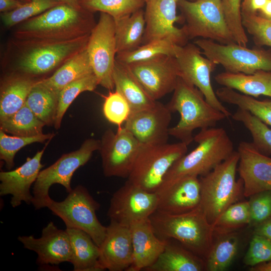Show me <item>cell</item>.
Listing matches in <instances>:
<instances>
[{
    "instance_id": "cell-34",
    "label": "cell",
    "mask_w": 271,
    "mask_h": 271,
    "mask_svg": "<svg viewBox=\"0 0 271 271\" xmlns=\"http://www.w3.org/2000/svg\"><path fill=\"white\" fill-rule=\"evenodd\" d=\"M216 94L220 101L236 105L238 108L248 111L271 127L270 101L259 100L254 97L225 87L218 88Z\"/></svg>"
},
{
    "instance_id": "cell-37",
    "label": "cell",
    "mask_w": 271,
    "mask_h": 271,
    "mask_svg": "<svg viewBox=\"0 0 271 271\" xmlns=\"http://www.w3.org/2000/svg\"><path fill=\"white\" fill-rule=\"evenodd\" d=\"M231 117L248 129L252 139V144L259 152L267 156L271 155V128L268 125L248 111L240 108Z\"/></svg>"
},
{
    "instance_id": "cell-43",
    "label": "cell",
    "mask_w": 271,
    "mask_h": 271,
    "mask_svg": "<svg viewBox=\"0 0 271 271\" xmlns=\"http://www.w3.org/2000/svg\"><path fill=\"white\" fill-rule=\"evenodd\" d=\"M225 18L235 42L246 46L248 42L242 22L241 0H221Z\"/></svg>"
},
{
    "instance_id": "cell-29",
    "label": "cell",
    "mask_w": 271,
    "mask_h": 271,
    "mask_svg": "<svg viewBox=\"0 0 271 271\" xmlns=\"http://www.w3.org/2000/svg\"><path fill=\"white\" fill-rule=\"evenodd\" d=\"M92 73L94 72L86 48L64 63L51 76L39 82L59 94L67 85Z\"/></svg>"
},
{
    "instance_id": "cell-13",
    "label": "cell",
    "mask_w": 271,
    "mask_h": 271,
    "mask_svg": "<svg viewBox=\"0 0 271 271\" xmlns=\"http://www.w3.org/2000/svg\"><path fill=\"white\" fill-rule=\"evenodd\" d=\"M142 145L124 126L107 129L100 140L103 173L106 177L128 178Z\"/></svg>"
},
{
    "instance_id": "cell-57",
    "label": "cell",
    "mask_w": 271,
    "mask_h": 271,
    "mask_svg": "<svg viewBox=\"0 0 271 271\" xmlns=\"http://www.w3.org/2000/svg\"><path fill=\"white\" fill-rule=\"evenodd\" d=\"M79 1H81V0H79Z\"/></svg>"
},
{
    "instance_id": "cell-15",
    "label": "cell",
    "mask_w": 271,
    "mask_h": 271,
    "mask_svg": "<svg viewBox=\"0 0 271 271\" xmlns=\"http://www.w3.org/2000/svg\"><path fill=\"white\" fill-rule=\"evenodd\" d=\"M158 195L127 181L112 196L107 215L110 220L129 227L149 218L157 209Z\"/></svg>"
},
{
    "instance_id": "cell-54",
    "label": "cell",
    "mask_w": 271,
    "mask_h": 271,
    "mask_svg": "<svg viewBox=\"0 0 271 271\" xmlns=\"http://www.w3.org/2000/svg\"><path fill=\"white\" fill-rule=\"evenodd\" d=\"M20 1H22L23 2H24V3H26L27 2H28L30 0H20Z\"/></svg>"
},
{
    "instance_id": "cell-30",
    "label": "cell",
    "mask_w": 271,
    "mask_h": 271,
    "mask_svg": "<svg viewBox=\"0 0 271 271\" xmlns=\"http://www.w3.org/2000/svg\"><path fill=\"white\" fill-rule=\"evenodd\" d=\"M72 247L70 263L74 271H101L99 248L92 238L79 229L66 228Z\"/></svg>"
},
{
    "instance_id": "cell-51",
    "label": "cell",
    "mask_w": 271,
    "mask_h": 271,
    "mask_svg": "<svg viewBox=\"0 0 271 271\" xmlns=\"http://www.w3.org/2000/svg\"><path fill=\"white\" fill-rule=\"evenodd\" d=\"M257 15L265 20L271 21V0L267 1L265 5Z\"/></svg>"
},
{
    "instance_id": "cell-24",
    "label": "cell",
    "mask_w": 271,
    "mask_h": 271,
    "mask_svg": "<svg viewBox=\"0 0 271 271\" xmlns=\"http://www.w3.org/2000/svg\"><path fill=\"white\" fill-rule=\"evenodd\" d=\"M157 210L169 214H181L198 207L201 201L199 178L185 177L158 194Z\"/></svg>"
},
{
    "instance_id": "cell-1",
    "label": "cell",
    "mask_w": 271,
    "mask_h": 271,
    "mask_svg": "<svg viewBox=\"0 0 271 271\" xmlns=\"http://www.w3.org/2000/svg\"><path fill=\"white\" fill-rule=\"evenodd\" d=\"M96 24L93 13L61 3L17 25L14 41L39 43L73 40L89 35Z\"/></svg>"
},
{
    "instance_id": "cell-16",
    "label": "cell",
    "mask_w": 271,
    "mask_h": 271,
    "mask_svg": "<svg viewBox=\"0 0 271 271\" xmlns=\"http://www.w3.org/2000/svg\"><path fill=\"white\" fill-rule=\"evenodd\" d=\"M125 65L155 100L173 92L180 75L175 56L161 55Z\"/></svg>"
},
{
    "instance_id": "cell-20",
    "label": "cell",
    "mask_w": 271,
    "mask_h": 271,
    "mask_svg": "<svg viewBox=\"0 0 271 271\" xmlns=\"http://www.w3.org/2000/svg\"><path fill=\"white\" fill-rule=\"evenodd\" d=\"M237 172L243 182L245 197L271 190V157L259 152L252 143L241 142Z\"/></svg>"
},
{
    "instance_id": "cell-8",
    "label": "cell",
    "mask_w": 271,
    "mask_h": 271,
    "mask_svg": "<svg viewBox=\"0 0 271 271\" xmlns=\"http://www.w3.org/2000/svg\"><path fill=\"white\" fill-rule=\"evenodd\" d=\"M188 40L209 39L222 44L236 43L227 24L221 0H178Z\"/></svg>"
},
{
    "instance_id": "cell-4",
    "label": "cell",
    "mask_w": 271,
    "mask_h": 271,
    "mask_svg": "<svg viewBox=\"0 0 271 271\" xmlns=\"http://www.w3.org/2000/svg\"><path fill=\"white\" fill-rule=\"evenodd\" d=\"M166 105L172 112H178L180 115L177 124L170 127V136L188 146L194 141L195 129L215 127L218 122L227 118L206 100L197 87L180 76Z\"/></svg>"
},
{
    "instance_id": "cell-53",
    "label": "cell",
    "mask_w": 271,
    "mask_h": 271,
    "mask_svg": "<svg viewBox=\"0 0 271 271\" xmlns=\"http://www.w3.org/2000/svg\"><path fill=\"white\" fill-rule=\"evenodd\" d=\"M62 3H65L77 8H82L79 0H57Z\"/></svg>"
},
{
    "instance_id": "cell-52",
    "label": "cell",
    "mask_w": 271,
    "mask_h": 271,
    "mask_svg": "<svg viewBox=\"0 0 271 271\" xmlns=\"http://www.w3.org/2000/svg\"><path fill=\"white\" fill-rule=\"evenodd\" d=\"M249 270L251 271H271V260L251 266Z\"/></svg>"
},
{
    "instance_id": "cell-9",
    "label": "cell",
    "mask_w": 271,
    "mask_h": 271,
    "mask_svg": "<svg viewBox=\"0 0 271 271\" xmlns=\"http://www.w3.org/2000/svg\"><path fill=\"white\" fill-rule=\"evenodd\" d=\"M100 146V140L87 139L78 149L62 155L54 164L40 171L33 188L32 204L35 208L47 207L52 199L49 190L54 184H60L70 192L74 173L88 162L94 152L99 151Z\"/></svg>"
},
{
    "instance_id": "cell-33",
    "label": "cell",
    "mask_w": 271,
    "mask_h": 271,
    "mask_svg": "<svg viewBox=\"0 0 271 271\" xmlns=\"http://www.w3.org/2000/svg\"><path fill=\"white\" fill-rule=\"evenodd\" d=\"M39 80L32 88L26 104L40 120L51 125L57 114L59 94L40 84Z\"/></svg>"
},
{
    "instance_id": "cell-26",
    "label": "cell",
    "mask_w": 271,
    "mask_h": 271,
    "mask_svg": "<svg viewBox=\"0 0 271 271\" xmlns=\"http://www.w3.org/2000/svg\"><path fill=\"white\" fill-rule=\"evenodd\" d=\"M112 76L115 90L128 102L130 113L150 108L156 103L157 100L150 95L126 65L115 60Z\"/></svg>"
},
{
    "instance_id": "cell-28",
    "label": "cell",
    "mask_w": 271,
    "mask_h": 271,
    "mask_svg": "<svg viewBox=\"0 0 271 271\" xmlns=\"http://www.w3.org/2000/svg\"><path fill=\"white\" fill-rule=\"evenodd\" d=\"M214 79L223 87L247 95L271 97V71L259 70L250 74L225 71L216 75Z\"/></svg>"
},
{
    "instance_id": "cell-5",
    "label": "cell",
    "mask_w": 271,
    "mask_h": 271,
    "mask_svg": "<svg viewBox=\"0 0 271 271\" xmlns=\"http://www.w3.org/2000/svg\"><path fill=\"white\" fill-rule=\"evenodd\" d=\"M90 34L61 42L22 43L14 41L16 51L12 60L13 72L36 78L57 69L86 48Z\"/></svg>"
},
{
    "instance_id": "cell-7",
    "label": "cell",
    "mask_w": 271,
    "mask_h": 271,
    "mask_svg": "<svg viewBox=\"0 0 271 271\" xmlns=\"http://www.w3.org/2000/svg\"><path fill=\"white\" fill-rule=\"evenodd\" d=\"M187 151L188 145L181 142L142 144L127 181L156 193L170 168Z\"/></svg>"
},
{
    "instance_id": "cell-42",
    "label": "cell",
    "mask_w": 271,
    "mask_h": 271,
    "mask_svg": "<svg viewBox=\"0 0 271 271\" xmlns=\"http://www.w3.org/2000/svg\"><path fill=\"white\" fill-rule=\"evenodd\" d=\"M61 3L57 0H30L12 11L1 13V20L5 27L11 28Z\"/></svg>"
},
{
    "instance_id": "cell-47",
    "label": "cell",
    "mask_w": 271,
    "mask_h": 271,
    "mask_svg": "<svg viewBox=\"0 0 271 271\" xmlns=\"http://www.w3.org/2000/svg\"><path fill=\"white\" fill-rule=\"evenodd\" d=\"M271 260V240L253 233L249 247L244 257L246 265L255 266Z\"/></svg>"
},
{
    "instance_id": "cell-48",
    "label": "cell",
    "mask_w": 271,
    "mask_h": 271,
    "mask_svg": "<svg viewBox=\"0 0 271 271\" xmlns=\"http://www.w3.org/2000/svg\"><path fill=\"white\" fill-rule=\"evenodd\" d=\"M267 0H243L241 5V14L255 15L264 7Z\"/></svg>"
},
{
    "instance_id": "cell-38",
    "label": "cell",
    "mask_w": 271,
    "mask_h": 271,
    "mask_svg": "<svg viewBox=\"0 0 271 271\" xmlns=\"http://www.w3.org/2000/svg\"><path fill=\"white\" fill-rule=\"evenodd\" d=\"M145 0H81L80 6L94 13L100 12L111 16L114 20L129 16L142 9Z\"/></svg>"
},
{
    "instance_id": "cell-50",
    "label": "cell",
    "mask_w": 271,
    "mask_h": 271,
    "mask_svg": "<svg viewBox=\"0 0 271 271\" xmlns=\"http://www.w3.org/2000/svg\"><path fill=\"white\" fill-rule=\"evenodd\" d=\"M253 233L262 235L271 240V219L254 227Z\"/></svg>"
},
{
    "instance_id": "cell-3",
    "label": "cell",
    "mask_w": 271,
    "mask_h": 271,
    "mask_svg": "<svg viewBox=\"0 0 271 271\" xmlns=\"http://www.w3.org/2000/svg\"><path fill=\"white\" fill-rule=\"evenodd\" d=\"M149 219L159 238L175 240L205 261L215 236L213 227L200 205L189 212L177 214L156 210Z\"/></svg>"
},
{
    "instance_id": "cell-6",
    "label": "cell",
    "mask_w": 271,
    "mask_h": 271,
    "mask_svg": "<svg viewBox=\"0 0 271 271\" xmlns=\"http://www.w3.org/2000/svg\"><path fill=\"white\" fill-rule=\"evenodd\" d=\"M239 156L234 151L205 176L200 177V206L213 226L223 212L243 195V182L236 180Z\"/></svg>"
},
{
    "instance_id": "cell-19",
    "label": "cell",
    "mask_w": 271,
    "mask_h": 271,
    "mask_svg": "<svg viewBox=\"0 0 271 271\" xmlns=\"http://www.w3.org/2000/svg\"><path fill=\"white\" fill-rule=\"evenodd\" d=\"M18 240L24 248L37 253V262L39 265L70 262L72 247L69 234L66 229H59L52 221L42 229L40 237L19 236Z\"/></svg>"
},
{
    "instance_id": "cell-41",
    "label": "cell",
    "mask_w": 271,
    "mask_h": 271,
    "mask_svg": "<svg viewBox=\"0 0 271 271\" xmlns=\"http://www.w3.org/2000/svg\"><path fill=\"white\" fill-rule=\"evenodd\" d=\"M54 133H42L33 137L11 136L0 129V159L8 170L15 165L14 158L16 153L24 147L34 143H43L51 140Z\"/></svg>"
},
{
    "instance_id": "cell-10",
    "label": "cell",
    "mask_w": 271,
    "mask_h": 271,
    "mask_svg": "<svg viewBox=\"0 0 271 271\" xmlns=\"http://www.w3.org/2000/svg\"><path fill=\"white\" fill-rule=\"evenodd\" d=\"M100 204L82 185H78L62 201L52 199L47 208L60 218L66 228L79 229L87 233L99 246L104 240L107 227L99 221L96 212Z\"/></svg>"
},
{
    "instance_id": "cell-35",
    "label": "cell",
    "mask_w": 271,
    "mask_h": 271,
    "mask_svg": "<svg viewBox=\"0 0 271 271\" xmlns=\"http://www.w3.org/2000/svg\"><path fill=\"white\" fill-rule=\"evenodd\" d=\"M45 125L25 103L12 115L0 122V129L14 136L33 137L43 133Z\"/></svg>"
},
{
    "instance_id": "cell-49",
    "label": "cell",
    "mask_w": 271,
    "mask_h": 271,
    "mask_svg": "<svg viewBox=\"0 0 271 271\" xmlns=\"http://www.w3.org/2000/svg\"><path fill=\"white\" fill-rule=\"evenodd\" d=\"M24 3L20 0H0V12L2 13L12 11Z\"/></svg>"
},
{
    "instance_id": "cell-18",
    "label": "cell",
    "mask_w": 271,
    "mask_h": 271,
    "mask_svg": "<svg viewBox=\"0 0 271 271\" xmlns=\"http://www.w3.org/2000/svg\"><path fill=\"white\" fill-rule=\"evenodd\" d=\"M171 113L166 105L157 100L150 108L130 113L123 126L142 144H166Z\"/></svg>"
},
{
    "instance_id": "cell-56",
    "label": "cell",
    "mask_w": 271,
    "mask_h": 271,
    "mask_svg": "<svg viewBox=\"0 0 271 271\" xmlns=\"http://www.w3.org/2000/svg\"><path fill=\"white\" fill-rule=\"evenodd\" d=\"M149 0H145L146 2H147L148 1H149Z\"/></svg>"
},
{
    "instance_id": "cell-12",
    "label": "cell",
    "mask_w": 271,
    "mask_h": 271,
    "mask_svg": "<svg viewBox=\"0 0 271 271\" xmlns=\"http://www.w3.org/2000/svg\"><path fill=\"white\" fill-rule=\"evenodd\" d=\"M86 50L99 85L113 90L112 75L117 51L114 20L111 16L100 12L99 20L90 34Z\"/></svg>"
},
{
    "instance_id": "cell-14",
    "label": "cell",
    "mask_w": 271,
    "mask_h": 271,
    "mask_svg": "<svg viewBox=\"0 0 271 271\" xmlns=\"http://www.w3.org/2000/svg\"><path fill=\"white\" fill-rule=\"evenodd\" d=\"M202 54L200 48L194 43L177 46L175 57L179 76L197 87L211 105L229 118L231 116L230 112L221 103L211 84V74L217 65Z\"/></svg>"
},
{
    "instance_id": "cell-39",
    "label": "cell",
    "mask_w": 271,
    "mask_h": 271,
    "mask_svg": "<svg viewBox=\"0 0 271 271\" xmlns=\"http://www.w3.org/2000/svg\"><path fill=\"white\" fill-rule=\"evenodd\" d=\"M99 85L94 73L73 81L65 86L59 93L58 104L54 125L56 129L60 127L64 114L74 100L81 93L93 91Z\"/></svg>"
},
{
    "instance_id": "cell-17",
    "label": "cell",
    "mask_w": 271,
    "mask_h": 271,
    "mask_svg": "<svg viewBox=\"0 0 271 271\" xmlns=\"http://www.w3.org/2000/svg\"><path fill=\"white\" fill-rule=\"evenodd\" d=\"M178 0H149L146 2L145 11L146 26L143 44L151 41L165 39L184 46L188 39L182 28L175 23L183 20L177 15Z\"/></svg>"
},
{
    "instance_id": "cell-44",
    "label": "cell",
    "mask_w": 271,
    "mask_h": 271,
    "mask_svg": "<svg viewBox=\"0 0 271 271\" xmlns=\"http://www.w3.org/2000/svg\"><path fill=\"white\" fill-rule=\"evenodd\" d=\"M103 112L105 118L118 127L125 123L130 114V106L125 98L117 91H110L105 97Z\"/></svg>"
},
{
    "instance_id": "cell-31",
    "label": "cell",
    "mask_w": 271,
    "mask_h": 271,
    "mask_svg": "<svg viewBox=\"0 0 271 271\" xmlns=\"http://www.w3.org/2000/svg\"><path fill=\"white\" fill-rule=\"evenodd\" d=\"M114 20L117 53L131 51L140 47L146 26L145 11L142 9Z\"/></svg>"
},
{
    "instance_id": "cell-27",
    "label": "cell",
    "mask_w": 271,
    "mask_h": 271,
    "mask_svg": "<svg viewBox=\"0 0 271 271\" xmlns=\"http://www.w3.org/2000/svg\"><path fill=\"white\" fill-rule=\"evenodd\" d=\"M206 270L204 259L190 251L180 243L177 245L167 239L163 252L157 259L145 270L202 271Z\"/></svg>"
},
{
    "instance_id": "cell-36",
    "label": "cell",
    "mask_w": 271,
    "mask_h": 271,
    "mask_svg": "<svg viewBox=\"0 0 271 271\" xmlns=\"http://www.w3.org/2000/svg\"><path fill=\"white\" fill-rule=\"evenodd\" d=\"M177 45L165 39L151 41L128 52L117 53L115 60L121 64L148 60L161 55L175 56Z\"/></svg>"
},
{
    "instance_id": "cell-23",
    "label": "cell",
    "mask_w": 271,
    "mask_h": 271,
    "mask_svg": "<svg viewBox=\"0 0 271 271\" xmlns=\"http://www.w3.org/2000/svg\"><path fill=\"white\" fill-rule=\"evenodd\" d=\"M133 248V259L127 271L145 270L153 264L164 250L167 239L155 233L149 218L129 226Z\"/></svg>"
},
{
    "instance_id": "cell-21",
    "label": "cell",
    "mask_w": 271,
    "mask_h": 271,
    "mask_svg": "<svg viewBox=\"0 0 271 271\" xmlns=\"http://www.w3.org/2000/svg\"><path fill=\"white\" fill-rule=\"evenodd\" d=\"M51 140L47 141L43 149L38 151L32 158L28 157L26 161L19 167L0 172V195H11L10 203L13 207L20 206L23 202L32 204L33 196L30 192V188L44 166L41 161Z\"/></svg>"
},
{
    "instance_id": "cell-46",
    "label": "cell",
    "mask_w": 271,
    "mask_h": 271,
    "mask_svg": "<svg viewBox=\"0 0 271 271\" xmlns=\"http://www.w3.org/2000/svg\"><path fill=\"white\" fill-rule=\"evenodd\" d=\"M249 198V225L254 227L271 219V190L257 193Z\"/></svg>"
},
{
    "instance_id": "cell-25",
    "label": "cell",
    "mask_w": 271,
    "mask_h": 271,
    "mask_svg": "<svg viewBox=\"0 0 271 271\" xmlns=\"http://www.w3.org/2000/svg\"><path fill=\"white\" fill-rule=\"evenodd\" d=\"M41 79L12 72L3 80L0 92V122L19 110L25 103L33 87Z\"/></svg>"
},
{
    "instance_id": "cell-2",
    "label": "cell",
    "mask_w": 271,
    "mask_h": 271,
    "mask_svg": "<svg viewBox=\"0 0 271 271\" xmlns=\"http://www.w3.org/2000/svg\"><path fill=\"white\" fill-rule=\"evenodd\" d=\"M194 141L197 146L173 165L156 192L157 194L185 177L205 176L234 151L233 143L223 127L202 129L194 137Z\"/></svg>"
},
{
    "instance_id": "cell-40",
    "label": "cell",
    "mask_w": 271,
    "mask_h": 271,
    "mask_svg": "<svg viewBox=\"0 0 271 271\" xmlns=\"http://www.w3.org/2000/svg\"><path fill=\"white\" fill-rule=\"evenodd\" d=\"M250 215L248 201L237 202L230 205L212 226L215 235L235 232L249 225Z\"/></svg>"
},
{
    "instance_id": "cell-45",
    "label": "cell",
    "mask_w": 271,
    "mask_h": 271,
    "mask_svg": "<svg viewBox=\"0 0 271 271\" xmlns=\"http://www.w3.org/2000/svg\"><path fill=\"white\" fill-rule=\"evenodd\" d=\"M242 25L258 46L271 47V21L265 20L257 14H241Z\"/></svg>"
},
{
    "instance_id": "cell-55",
    "label": "cell",
    "mask_w": 271,
    "mask_h": 271,
    "mask_svg": "<svg viewBox=\"0 0 271 271\" xmlns=\"http://www.w3.org/2000/svg\"><path fill=\"white\" fill-rule=\"evenodd\" d=\"M190 1H192V2H193V1H197V0H189Z\"/></svg>"
},
{
    "instance_id": "cell-22",
    "label": "cell",
    "mask_w": 271,
    "mask_h": 271,
    "mask_svg": "<svg viewBox=\"0 0 271 271\" xmlns=\"http://www.w3.org/2000/svg\"><path fill=\"white\" fill-rule=\"evenodd\" d=\"M99 248V261L103 270L127 271L133 259L130 227L110 220Z\"/></svg>"
},
{
    "instance_id": "cell-32",
    "label": "cell",
    "mask_w": 271,
    "mask_h": 271,
    "mask_svg": "<svg viewBox=\"0 0 271 271\" xmlns=\"http://www.w3.org/2000/svg\"><path fill=\"white\" fill-rule=\"evenodd\" d=\"M217 235L205 259L206 270L223 271L232 263L240 245L236 232H232Z\"/></svg>"
},
{
    "instance_id": "cell-11",
    "label": "cell",
    "mask_w": 271,
    "mask_h": 271,
    "mask_svg": "<svg viewBox=\"0 0 271 271\" xmlns=\"http://www.w3.org/2000/svg\"><path fill=\"white\" fill-rule=\"evenodd\" d=\"M194 43L205 57L222 66L226 72L250 74L259 70L271 71V51L201 38Z\"/></svg>"
}]
</instances>
